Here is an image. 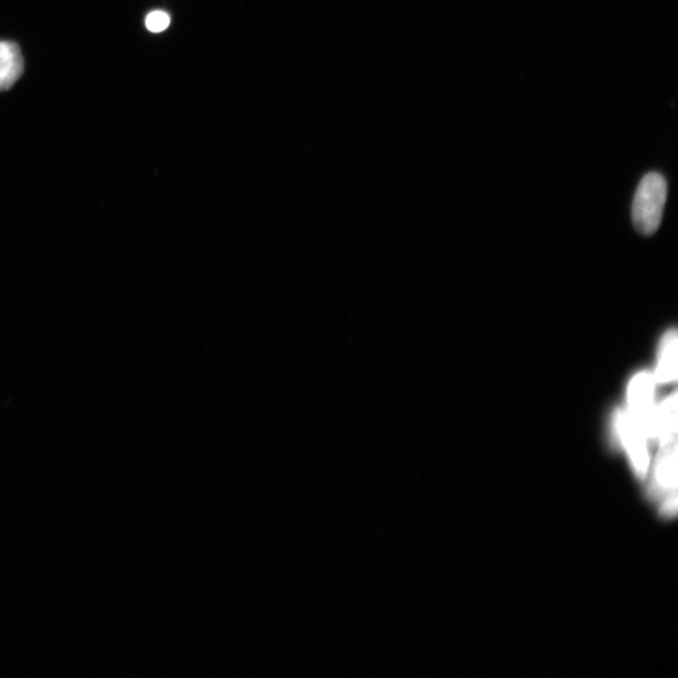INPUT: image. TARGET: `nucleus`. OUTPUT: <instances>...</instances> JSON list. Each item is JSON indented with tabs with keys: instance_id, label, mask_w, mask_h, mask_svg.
I'll return each mask as SVG.
<instances>
[{
	"instance_id": "f257e3e1",
	"label": "nucleus",
	"mask_w": 678,
	"mask_h": 678,
	"mask_svg": "<svg viewBox=\"0 0 678 678\" xmlns=\"http://www.w3.org/2000/svg\"><path fill=\"white\" fill-rule=\"evenodd\" d=\"M667 198V184L663 175L647 174L641 180L632 204V222L637 232L653 235L661 224Z\"/></svg>"
},
{
	"instance_id": "f03ea898",
	"label": "nucleus",
	"mask_w": 678,
	"mask_h": 678,
	"mask_svg": "<svg viewBox=\"0 0 678 678\" xmlns=\"http://www.w3.org/2000/svg\"><path fill=\"white\" fill-rule=\"evenodd\" d=\"M656 379L653 374L641 373L628 387V415L646 439H656V409L654 405Z\"/></svg>"
},
{
	"instance_id": "7ed1b4c3",
	"label": "nucleus",
	"mask_w": 678,
	"mask_h": 678,
	"mask_svg": "<svg viewBox=\"0 0 678 678\" xmlns=\"http://www.w3.org/2000/svg\"><path fill=\"white\" fill-rule=\"evenodd\" d=\"M616 428L623 442L628 449L633 465H635L639 476H645L647 473L649 458L646 446L647 439L642 435V432L636 428V424L629 418L628 412L618 411L614 416Z\"/></svg>"
},
{
	"instance_id": "20e7f679",
	"label": "nucleus",
	"mask_w": 678,
	"mask_h": 678,
	"mask_svg": "<svg viewBox=\"0 0 678 678\" xmlns=\"http://www.w3.org/2000/svg\"><path fill=\"white\" fill-rule=\"evenodd\" d=\"M663 449L664 452L657 465V485L659 489L668 494L665 509L668 514H675L676 496H671L670 492L676 495L677 449L676 444Z\"/></svg>"
},
{
	"instance_id": "39448f33",
	"label": "nucleus",
	"mask_w": 678,
	"mask_h": 678,
	"mask_svg": "<svg viewBox=\"0 0 678 678\" xmlns=\"http://www.w3.org/2000/svg\"><path fill=\"white\" fill-rule=\"evenodd\" d=\"M24 62L20 47L0 42V93L11 88L23 75Z\"/></svg>"
},
{
	"instance_id": "423d86ee",
	"label": "nucleus",
	"mask_w": 678,
	"mask_h": 678,
	"mask_svg": "<svg viewBox=\"0 0 678 678\" xmlns=\"http://www.w3.org/2000/svg\"><path fill=\"white\" fill-rule=\"evenodd\" d=\"M656 383L668 384L677 378V333L668 331L659 345L656 374Z\"/></svg>"
},
{
	"instance_id": "0eeeda50",
	"label": "nucleus",
	"mask_w": 678,
	"mask_h": 678,
	"mask_svg": "<svg viewBox=\"0 0 678 678\" xmlns=\"http://www.w3.org/2000/svg\"><path fill=\"white\" fill-rule=\"evenodd\" d=\"M677 396L674 394L656 409V439L663 448L676 444Z\"/></svg>"
},
{
	"instance_id": "6e6552de",
	"label": "nucleus",
	"mask_w": 678,
	"mask_h": 678,
	"mask_svg": "<svg viewBox=\"0 0 678 678\" xmlns=\"http://www.w3.org/2000/svg\"><path fill=\"white\" fill-rule=\"evenodd\" d=\"M144 24H147V29L152 33L164 32L170 25V17L162 11L152 12L148 15Z\"/></svg>"
}]
</instances>
